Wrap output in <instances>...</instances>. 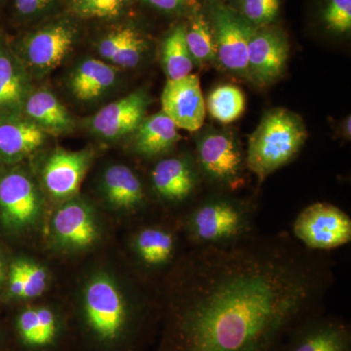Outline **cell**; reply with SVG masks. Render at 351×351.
<instances>
[{
    "instance_id": "cell-15",
    "label": "cell",
    "mask_w": 351,
    "mask_h": 351,
    "mask_svg": "<svg viewBox=\"0 0 351 351\" xmlns=\"http://www.w3.org/2000/svg\"><path fill=\"white\" fill-rule=\"evenodd\" d=\"M149 98L144 91L133 92L108 104L89 120L95 135L106 140H117L134 133L145 119Z\"/></svg>"
},
{
    "instance_id": "cell-7",
    "label": "cell",
    "mask_w": 351,
    "mask_h": 351,
    "mask_svg": "<svg viewBox=\"0 0 351 351\" xmlns=\"http://www.w3.org/2000/svg\"><path fill=\"white\" fill-rule=\"evenodd\" d=\"M291 234L309 250L330 252L351 241V219L331 203H313L295 217Z\"/></svg>"
},
{
    "instance_id": "cell-26",
    "label": "cell",
    "mask_w": 351,
    "mask_h": 351,
    "mask_svg": "<svg viewBox=\"0 0 351 351\" xmlns=\"http://www.w3.org/2000/svg\"><path fill=\"white\" fill-rule=\"evenodd\" d=\"M186 45L193 63L206 64L217 59L213 27L206 11L196 6L186 22Z\"/></svg>"
},
{
    "instance_id": "cell-3",
    "label": "cell",
    "mask_w": 351,
    "mask_h": 351,
    "mask_svg": "<svg viewBox=\"0 0 351 351\" xmlns=\"http://www.w3.org/2000/svg\"><path fill=\"white\" fill-rule=\"evenodd\" d=\"M83 297V319L94 341L104 348H136L144 331L145 311L119 284L99 274L87 284Z\"/></svg>"
},
{
    "instance_id": "cell-27",
    "label": "cell",
    "mask_w": 351,
    "mask_h": 351,
    "mask_svg": "<svg viewBox=\"0 0 351 351\" xmlns=\"http://www.w3.org/2000/svg\"><path fill=\"white\" fill-rule=\"evenodd\" d=\"M161 57L168 80H179L191 75L193 60L186 45V23L175 25L168 32L161 47Z\"/></svg>"
},
{
    "instance_id": "cell-34",
    "label": "cell",
    "mask_w": 351,
    "mask_h": 351,
    "mask_svg": "<svg viewBox=\"0 0 351 351\" xmlns=\"http://www.w3.org/2000/svg\"><path fill=\"white\" fill-rule=\"evenodd\" d=\"M57 0H15V8L23 17H34L45 12Z\"/></svg>"
},
{
    "instance_id": "cell-8",
    "label": "cell",
    "mask_w": 351,
    "mask_h": 351,
    "mask_svg": "<svg viewBox=\"0 0 351 351\" xmlns=\"http://www.w3.org/2000/svg\"><path fill=\"white\" fill-rule=\"evenodd\" d=\"M131 237V249L141 269L149 276L172 269L188 250L177 219L138 226Z\"/></svg>"
},
{
    "instance_id": "cell-13",
    "label": "cell",
    "mask_w": 351,
    "mask_h": 351,
    "mask_svg": "<svg viewBox=\"0 0 351 351\" xmlns=\"http://www.w3.org/2000/svg\"><path fill=\"white\" fill-rule=\"evenodd\" d=\"M162 112L176 126L191 132L197 131L204 123L206 103L196 75L179 80H168L161 96Z\"/></svg>"
},
{
    "instance_id": "cell-21",
    "label": "cell",
    "mask_w": 351,
    "mask_h": 351,
    "mask_svg": "<svg viewBox=\"0 0 351 351\" xmlns=\"http://www.w3.org/2000/svg\"><path fill=\"white\" fill-rule=\"evenodd\" d=\"M31 94L29 78L22 64L0 46V114L16 115Z\"/></svg>"
},
{
    "instance_id": "cell-24",
    "label": "cell",
    "mask_w": 351,
    "mask_h": 351,
    "mask_svg": "<svg viewBox=\"0 0 351 351\" xmlns=\"http://www.w3.org/2000/svg\"><path fill=\"white\" fill-rule=\"evenodd\" d=\"M27 119L32 120L45 133H66L73 130L75 121L68 110L51 92L39 90L29 94L24 107Z\"/></svg>"
},
{
    "instance_id": "cell-4",
    "label": "cell",
    "mask_w": 351,
    "mask_h": 351,
    "mask_svg": "<svg viewBox=\"0 0 351 351\" xmlns=\"http://www.w3.org/2000/svg\"><path fill=\"white\" fill-rule=\"evenodd\" d=\"M306 138V128L299 115L286 108L265 113L249 138L246 152L247 168L255 175L258 186L269 175L290 163Z\"/></svg>"
},
{
    "instance_id": "cell-28",
    "label": "cell",
    "mask_w": 351,
    "mask_h": 351,
    "mask_svg": "<svg viewBox=\"0 0 351 351\" xmlns=\"http://www.w3.org/2000/svg\"><path fill=\"white\" fill-rule=\"evenodd\" d=\"M47 283V272L36 263L20 260L11 267L9 289L15 297L20 299L38 298L43 294Z\"/></svg>"
},
{
    "instance_id": "cell-35",
    "label": "cell",
    "mask_w": 351,
    "mask_h": 351,
    "mask_svg": "<svg viewBox=\"0 0 351 351\" xmlns=\"http://www.w3.org/2000/svg\"><path fill=\"white\" fill-rule=\"evenodd\" d=\"M345 128H343V132H345L346 138H350V117H348L346 119L345 122Z\"/></svg>"
},
{
    "instance_id": "cell-23",
    "label": "cell",
    "mask_w": 351,
    "mask_h": 351,
    "mask_svg": "<svg viewBox=\"0 0 351 351\" xmlns=\"http://www.w3.org/2000/svg\"><path fill=\"white\" fill-rule=\"evenodd\" d=\"M147 49L141 32L130 25L119 27L108 32L98 44L101 56L114 66L130 69L137 66Z\"/></svg>"
},
{
    "instance_id": "cell-1",
    "label": "cell",
    "mask_w": 351,
    "mask_h": 351,
    "mask_svg": "<svg viewBox=\"0 0 351 351\" xmlns=\"http://www.w3.org/2000/svg\"><path fill=\"white\" fill-rule=\"evenodd\" d=\"M334 284L331 254L309 250L289 232L189 248L168 276L157 351H279L324 313Z\"/></svg>"
},
{
    "instance_id": "cell-5",
    "label": "cell",
    "mask_w": 351,
    "mask_h": 351,
    "mask_svg": "<svg viewBox=\"0 0 351 351\" xmlns=\"http://www.w3.org/2000/svg\"><path fill=\"white\" fill-rule=\"evenodd\" d=\"M195 160L204 182L214 191L235 193L246 184V157L230 134L210 133L200 138Z\"/></svg>"
},
{
    "instance_id": "cell-2",
    "label": "cell",
    "mask_w": 351,
    "mask_h": 351,
    "mask_svg": "<svg viewBox=\"0 0 351 351\" xmlns=\"http://www.w3.org/2000/svg\"><path fill=\"white\" fill-rule=\"evenodd\" d=\"M232 193L202 195L178 219L189 248L230 246L258 232L255 202Z\"/></svg>"
},
{
    "instance_id": "cell-10",
    "label": "cell",
    "mask_w": 351,
    "mask_h": 351,
    "mask_svg": "<svg viewBox=\"0 0 351 351\" xmlns=\"http://www.w3.org/2000/svg\"><path fill=\"white\" fill-rule=\"evenodd\" d=\"M289 56L285 32L276 25L255 27L248 44V77L260 85L282 75Z\"/></svg>"
},
{
    "instance_id": "cell-20",
    "label": "cell",
    "mask_w": 351,
    "mask_h": 351,
    "mask_svg": "<svg viewBox=\"0 0 351 351\" xmlns=\"http://www.w3.org/2000/svg\"><path fill=\"white\" fill-rule=\"evenodd\" d=\"M181 140L178 127L165 113L160 112L143 120L134 132V151L154 158L167 154Z\"/></svg>"
},
{
    "instance_id": "cell-12",
    "label": "cell",
    "mask_w": 351,
    "mask_h": 351,
    "mask_svg": "<svg viewBox=\"0 0 351 351\" xmlns=\"http://www.w3.org/2000/svg\"><path fill=\"white\" fill-rule=\"evenodd\" d=\"M75 38V27L66 21L43 25L29 34L23 44L27 66L38 73H49L68 56Z\"/></svg>"
},
{
    "instance_id": "cell-9",
    "label": "cell",
    "mask_w": 351,
    "mask_h": 351,
    "mask_svg": "<svg viewBox=\"0 0 351 351\" xmlns=\"http://www.w3.org/2000/svg\"><path fill=\"white\" fill-rule=\"evenodd\" d=\"M207 14L219 64L233 73L248 77V44L255 27L221 0H210Z\"/></svg>"
},
{
    "instance_id": "cell-18",
    "label": "cell",
    "mask_w": 351,
    "mask_h": 351,
    "mask_svg": "<svg viewBox=\"0 0 351 351\" xmlns=\"http://www.w3.org/2000/svg\"><path fill=\"white\" fill-rule=\"evenodd\" d=\"M103 188L108 203L123 213L137 215L147 207V195L144 184L128 166H110L104 175Z\"/></svg>"
},
{
    "instance_id": "cell-32",
    "label": "cell",
    "mask_w": 351,
    "mask_h": 351,
    "mask_svg": "<svg viewBox=\"0 0 351 351\" xmlns=\"http://www.w3.org/2000/svg\"><path fill=\"white\" fill-rule=\"evenodd\" d=\"M130 0H71V9L84 19H112L123 12Z\"/></svg>"
},
{
    "instance_id": "cell-17",
    "label": "cell",
    "mask_w": 351,
    "mask_h": 351,
    "mask_svg": "<svg viewBox=\"0 0 351 351\" xmlns=\"http://www.w3.org/2000/svg\"><path fill=\"white\" fill-rule=\"evenodd\" d=\"M52 228L58 241L69 248H86L98 239L93 211L80 199L69 200L55 212Z\"/></svg>"
},
{
    "instance_id": "cell-11",
    "label": "cell",
    "mask_w": 351,
    "mask_h": 351,
    "mask_svg": "<svg viewBox=\"0 0 351 351\" xmlns=\"http://www.w3.org/2000/svg\"><path fill=\"white\" fill-rule=\"evenodd\" d=\"M279 351H351L350 324L324 311L298 327Z\"/></svg>"
},
{
    "instance_id": "cell-30",
    "label": "cell",
    "mask_w": 351,
    "mask_h": 351,
    "mask_svg": "<svg viewBox=\"0 0 351 351\" xmlns=\"http://www.w3.org/2000/svg\"><path fill=\"white\" fill-rule=\"evenodd\" d=\"M254 27L274 25L280 14L281 0H232L228 4Z\"/></svg>"
},
{
    "instance_id": "cell-29",
    "label": "cell",
    "mask_w": 351,
    "mask_h": 351,
    "mask_svg": "<svg viewBox=\"0 0 351 351\" xmlns=\"http://www.w3.org/2000/svg\"><path fill=\"white\" fill-rule=\"evenodd\" d=\"M246 100L243 92L234 85H221L210 93L206 110L214 119L221 123H230L239 119L245 112Z\"/></svg>"
},
{
    "instance_id": "cell-19",
    "label": "cell",
    "mask_w": 351,
    "mask_h": 351,
    "mask_svg": "<svg viewBox=\"0 0 351 351\" xmlns=\"http://www.w3.org/2000/svg\"><path fill=\"white\" fill-rule=\"evenodd\" d=\"M0 117V156L8 160H19L38 151L45 142L46 133L29 119L1 115Z\"/></svg>"
},
{
    "instance_id": "cell-22",
    "label": "cell",
    "mask_w": 351,
    "mask_h": 351,
    "mask_svg": "<svg viewBox=\"0 0 351 351\" xmlns=\"http://www.w3.org/2000/svg\"><path fill=\"white\" fill-rule=\"evenodd\" d=\"M114 66L97 59H86L76 66L69 77V88L77 100L90 101L103 96L114 86Z\"/></svg>"
},
{
    "instance_id": "cell-6",
    "label": "cell",
    "mask_w": 351,
    "mask_h": 351,
    "mask_svg": "<svg viewBox=\"0 0 351 351\" xmlns=\"http://www.w3.org/2000/svg\"><path fill=\"white\" fill-rule=\"evenodd\" d=\"M203 180L195 158L166 157L151 172L152 191L165 206L175 210L177 219L199 199Z\"/></svg>"
},
{
    "instance_id": "cell-33",
    "label": "cell",
    "mask_w": 351,
    "mask_h": 351,
    "mask_svg": "<svg viewBox=\"0 0 351 351\" xmlns=\"http://www.w3.org/2000/svg\"><path fill=\"white\" fill-rule=\"evenodd\" d=\"M152 8L159 12L179 15L191 13L196 6L199 5L196 0H143Z\"/></svg>"
},
{
    "instance_id": "cell-16",
    "label": "cell",
    "mask_w": 351,
    "mask_h": 351,
    "mask_svg": "<svg viewBox=\"0 0 351 351\" xmlns=\"http://www.w3.org/2000/svg\"><path fill=\"white\" fill-rule=\"evenodd\" d=\"M93 152L56 149L47 159L43 171V184L48 193L59 199L77 193L86 174Z\"/></svg>"
},
{
    "instance_id": "cell-25",
    "label": "cell",
    "mask_w": 351,
    "mask_h": 351,
    "mask_svg": "<svg viewBox=\"0 0 351 351\" xmlns=\"http://www.w3.org/2000/svg\"><path fill=\"white\" fill-rule=\"evenodd\" d=\"M16 329L21 341L27 348H47L59 336V318L48 307H31L18 315Z\"/></svg>"
},
{
    "instance_id": "cell-14",
    "label": "cell",
    "mask_w": 351,
    "mask_h": 351,
    "mask_svg": "<svg viewBox=\"0 0 351 351\" xmlns=\"http://www.w3.org/2000/svg\"><path fill=\"white\" fill-rule=\"evenodd\" d=\"M41 204L38 188L24 172L13 171L0 179V212L11 228L32 225L40 214Z\"/></svg>"
},
{
    "instance_id": "cell-36",
    "label": "cell",
    "mask_w": 351,
    "mask_h": 351,
    "mask_svg": "<svg viewBox=\"0 0 351 351\" xmlns=\"http://www.w3.org/2000/svg\"><path fill=\"white\" fill-rule=\"evenodd\" d=\"M2 277H3V265H2L1 261H0V283H1Z\"/></svg>"
},
{
    "instance_id": "cell-31",
    "label": "cell",
    "mask_w": 351,
    "mask_h": 351,
    "mask_svg": "<svg viewBox=\"0 0 351 351\" xmlns=\"http://www.w3.org/2000/svg\"><path fill=\"white\" fill-rule=\"evenodd\" d=\"M317 16L325 31L330 34H350L351 0H321Z\"/></svg>"
}]
</instances>
